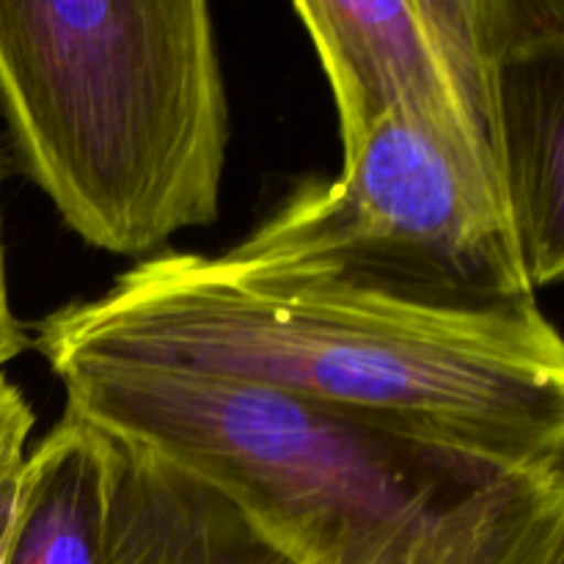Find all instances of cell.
<instances>
[{
    "label": "cell",
    "instance_id": "cell-3",
    "mask_svg": "<svg viewBox=\"0 0 564 564\" xmlns=\"http://www.w3.org/2000/svg\"><path fill=\"white\" fill-rule=\"evenodd\" d=\"M0 113L94 248L143 257L218 218L229 108L209 0H0Z\"/></svg>",
    "mask_w": 564,
    "mask_h": 564
},
{
    "label": "cell",
    "instance_id": "cell-11",
    "mask_svg": "<svg viewBox=\"0 0 564 564\" xmlns=\"http://www.w3.org/2000/svg\"><path fill=\"white\" fill-rule=\"evenodd\" d=\"M28 347V336L22 330L20 319L11 312L9 301V284H6V257H3V240H0V369L6 364L14 361L22 350ZM3 375V372H0Z\"/></svg>",
    "mask_w": 564,
    "mask_h": 564
},
{
    "label": "cell",
    "instance_id": "cell-1",
    "mask_svg": "<svg viewBox=\"0 0 564 564\" xmlns=\"http://www.w3.org/2000/svg\"><path fill=\"white\" fill-rule=\"evenodd\" d=\"M53 372L141 367L358 413L529 477L564 474V336L538 301L444 308L231 253H160L39 323Z\"/></svg>",
    "mask_w": 564,
    "mask_h": 564
},
{
    "label": "cell",
    "instance_id": "cell-7",
    "mask_svg": "<svg viewBox=\"0 0 564 564\" xmlns=\"http://www.w3.org/2000/svg\"><path fill=\"white\" fill-rule=\"evenodd\" d=\"M490 143L529 284L564 281V36L496 69Z\"/></svg>",
    "mask_w": 564,
    "mask_h": 564
},
{
    "label": "cell",
    "instance_id": "cell-8",
    "mask_svg": "<svg viewBox=\"0 0 564 564\" xmlns=\"http://www.w3.org/2000/svg\"><path fill=\"white\" fill-rule=\"evenodd\" d=\"M490 141V86L510 55L564 36V0H416ZM494 149V143H490Z\"/></svg>",
    "mask_w": 564,
    "mask_h": 564
},
{
    "label": "cell",
    "instance_id": "cell-9",
    "mask_svg": "<svg viewBox=\"0 0 564 564\" xmlns=\"http://www.w3.org/2000/svg\"><path fill=\"white\" fill-rule=\"evenodd\" d=\"M33 430V411L22 391L0 375V466L11 457L25 455L28 435Z\"/></svg>",
    "mask_w": 564,
    "mask_h": 564
},
{
    "label": "cell",
    "instance_id": "cell-6",
    "mask_svg": "<svg viewBox=\"0 0 564 564\" xmlns=\"http://www.w3.org/2000/svg\"><path fill=\"white\" fill-rule=\"evenodd\" d=\"M339 116L341 152L394 110L474 132L490 147L416 0H292ZM494 152V149H490Z\"/></svg>",
    "mask_w": 564,
    "mask_h": 564
},
{
    "label": "cell",
    "instance_id": "cell-10",
    "mask_svg": "<svg viewBox=\"0 0 564 564\" xmlns=\"http://www.w3.org/2000/svg\"><path fill=\"white\" fill-rule=\"evenodd\" d=\"M25 455L11 457L0 466V564L9 562L11 538H14L17 490H20V468Z\"/></svg>",
    "mask_w": 564,
    "mask_h": 564
},
{
    "label": "cell",
    "instance_id": "cell-2",
    "mask_svg": "<svg viewBox=\"0 0 564 564\" xmlns=\"http://www.w3.org/2000/svg\"><path fill=\"white\" fill-rule=\"evenodd\" d=\"M66 411L229 501L286 564H562L564 474L529 477L358 413L141 367L55 372Z\"/></svg>",
    "mask_w": 564,
    "mask_h": 564
},
{
    "label": "cell",
    "instance_id": "cell-4",
    "mask_svg": "<svg viewBox=\"0 0 564 564\" xmlns=\"http://www.w3.org/2000/svg\"><path fill=\"white\" fill-rule=\"evenodd\" d=\"M229 253L430 306L534 303L490 147L411 110L375 121L336 180L297 191Z\"/></svg>",
    "mask_w": 564,
    "mask_h": 564
},
{
    "label": "cell",
    "instance_id": "cell-5",
    "mask_svg": "<svg viewBox=\"0 0 564 564\" xmlns=\"http://www.w3.org/2000/svg\"><path fill=\"white\" fill-rule=\"evenodd\" d=\"M6 564H286L215 490L64 411L25 452Z\"/></svg>",
    "mask_w": 564,
    "mask_h": 564
}]
</instances>
